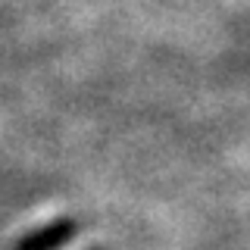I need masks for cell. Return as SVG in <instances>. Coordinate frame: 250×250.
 I'll list each match as a JSON object with an SVG mask.
<instances>
[{
    "instance_id": "cell-2",
    "label": "cell",
    "mask_w": 250,
    "mask_h": 250,
    "mask_svg": "<svg viewBox=\"0 0 250 250\" xmlns=\"http://www.w3.org/2000/svg\"><path fill=\"white\" fill-rule=\"evenodd\" d=\"M91 250H100V247H91Z\"/></svg>"
},
{
    "instance_id": "cell-1",
    "label": "cell",
    "mask_w": 250,
    "mask_h": 250,
    "mask_svg": "<svg viewBox=\"0 0 250 250\" xmlns=\"http://www.w3.org/2000/svg\"><path fill=\"white\" fill-rule=\"evenodd\" d=\"M78 231H82V222H78V219H72V216H60V219H50V222H44L41 229L22 234V238L13 244V250H62Z\"/></svg>"
}]
</instances>
